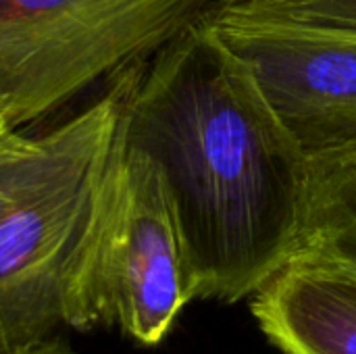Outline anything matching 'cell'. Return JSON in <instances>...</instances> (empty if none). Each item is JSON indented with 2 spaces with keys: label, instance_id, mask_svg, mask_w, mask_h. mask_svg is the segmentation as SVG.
Masks as SVG:
<instances>
[{
  "label": "cell",
  "instance_id": "6da1fadb",
  "mask_svg": "<svg viewBox=\"0 0 356 354\" xmlns=\"http://www.w3.org/2000/svg\"><path fill=\"white\" fill-rule=\"evenodd\" d=\"M123 134L165 182L192 300L252 298L296 259L311 161L207 15L129 69Z\"/></svg>",
  "mask_w": 356,
  "mask_h": 354
},
{
  "label": "cell",
  "instance_id": "7a4b0ae2",
  "mask_svg": "<svg viewBox=\"0 0 356 354\" xmlns=\"http://www.w3.org/2000/svg\"><path fill=\"white\" fill-rule=\"evenodd\" d=\"M127 73L65 121L0 134V351L96 328L88 280Z\"/></svg>",
  "mask_w": 356,
  "mask_h": 354
},
{
  "label": "cell",
  "instance_id": "3957f363",
  "mask_svg": "<svg viewBox=\"0 0 356 354\" xmlns=\"http://www.w3.org/2000/svg\"><path fill=\"white\" fill-rule=\"evenodd\" d=\"M211 0H0V111L31 127L117 79L196 23Z\"/></svg>",
  "mask_w": 356,
  "mask_h": 354
},
{
  "label": "cell",
  "instance_id": "277c9868",
  "mask_svg": "<svg viewBox=\"0 0 356 354\" xmlns=\"http://www.w3.org/2000/svg\"><path fill=\"white\" fill-rule=\"evenodd\" d=\"M94 323L161 344L192 300L179 232L156 165L123 134L90 263Z\"/></svg>",
  "mask_w": 356,
  "mask_h": 354
},
{
  "label": "cell",
  "instance_id": "5b68a950",
  "mask_svg": "<svg viewBox=\"0 0 356 354\" xmlns=\"http://www.w3.org/2000/svg\"><path fill=\"white\" fill-rule=\"evenodd\" d=\"M309 161L356 154V33L207 10Z\"/></svg>",
  "mask_w": 356,
  "mask_h": 354
},
{
  "label": "cell",
  "instance_id": "8992f818",
  "mask_svg": "<svg viewBox=\"0 0 356 354\" xmlns=\"http://www.w3.org/2000/svg\"><path fill=\"white\" fill-rule=\"evenodd\" d=\"M282 354H356V275L294 259L250 303Z\"/></svg>",
  "mask_w": 356,
  "mask_h": 354
},
{
  "label": "cell",
  "instance_id": "52a82bcc",
  "mask_svg": "<svg viewBox=\"0 0 356 354\" xmlns=\"http://www.w3.org/2000/svg\"><path fill=\"white\" fill-rule=\"evenodd\" d=\"M296 259L356 275V154L311 161V202Z\"/></svg>",
  "mask_w": 356,
  "mask_h": 354
},
{
  "label": "cell",
  "instance_id": "ba28073f",
  "mask_svg": "<svg viewBox=\"0 0 356 354\" xmlns=\"http://www.w3.org/2000/svg\"><path fill=\"white\" fill-rule=\"evenodd\" d=\"M219 13L254 15L356 33V0H219Z\"/></svg>",
  "mask_w": 356,
  "mask_h": 354
},
{
  "label": "cell",
  "instance_id": "9c48e42d",
  "mask_svg": "<svg viewBox=\"0 0 356 354\" xmlns=\"http://www.w3.org/2000/svg\"><path fill=\"white\" fill-rule=\"evenodd\" d=\"M0 354H75V351L69 346V342L63 338V334H58L40 344H29V346H21V348H13V351H0Z\"/></svg>",
  "mask_w": 356,
  "mask_h": 354
},
{
  "label": "cell",
  "instance_id": "30bf717a",
  "mask_svg": "<svg viewBox=\"0 0 356 354\" xmlns=\"http://www.w3.org/2000/svg\"><path fill=\"white\" fill-rule=\"evenodd\" d=\"M6 129H10V127H8V123H6V119H4V115H2V111H0V134L6 131Z\"/></svg>",
  "mask_w": 356,
  "mask_h": 354
}]
</instances>
